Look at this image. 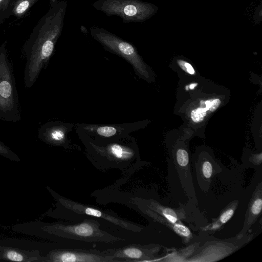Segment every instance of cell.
I'll return each mask as SVG.
<instances>
[{
	"label": "cell",
	"instance_id": "cell-1",
	"mask_svg": "<svg viewBox=\"0 0 262 262\" xmlns=\"http://www.w3.org/2000/svg\"><path fill=\"white\" fill-rule=\"evenodd\" d=\"M179 83L174 114L182 119L183 127L193 136L204 137L213 115L230 100L226 88L202 76L177 73Z\"/></svg>",
	"mask_w": 262,
	"mask_h": 262
},
{
	"label": "cell",
	"instance_id": "cell-2",
	"mask_svg": "<svg viewBox=\"0 0 262 262\" xmlns=\"http://www.w3.org/2000/svg\"><path fill=\"white\" fill-rule=\"evenodd\" d=\"M66 1L54 4L45 17L34 41L25 51L24 81L31 88L47 64L61 35L67 8Z\"/></svg>",
	"mask_w": 262,
	"mask_h": 262
},
{
	"label": "cell",
	"instance_id": "cell-3",
	"mask_svg": "<svg viewBox=\"0 0 262 262\" xmlns=\"http://www.w3.org/2000/svg\"><path fill=\"white\" fill-rule=\"evenodd\" d=\"M90 34L106 50L121 57L130 63L138 76L148 83L155 81L154 72L145 63L133 45L102 28H91Z\"/></svg>",
	"mask_w": 262,
	"mask_h": 262
},
{
	"label": "cell",
	"instance_id": "cell-4",
	"mask_svg": "<svg viewBox=\"0 0 262 262\" xmlns=\"http://www.w3.org/2000/svg\"><path fill=\"white\" fill-rule=\"evenodd\" d=\"M20 106L13 71L4 49H0V120L16 122Z\"/></svg>",
	"mask_w": 262,
	"mask_h": 262
},
{
	"label": "cell",
	"instance_id": "cell-5",
	"mask_svg": "<svg viewBox=\"0 0 262 262\" xmlns=\"http://www.w3.org/2000/svg\"><path fill=\"white\" fill-rule=\"evenodd\" d=\"M150 122L146 120L109 124L76 123L75 128L79 138L84 143L101 144L127 136L132 132L144 128Z\"/></svg>",
	"mask_w": 262,
	"mask_h": 262
},
{
	"label": "cell",
	"instance_id": "cell-6",
	"mask_svg": "<svg viewBox=\"0 0 262 262\" xmlns=\"http://www.w3.org/2000/svg\"><path fill=\"white\" fill-rule=\"evenodd\" d=\"M92 5L108 16L120 17L126 23L145 20L155 11L152 5L140 0H97Z\"/></svg>",
	"mask_w": 262,
	"mask_h": 262
},
{
	"label": "cell",
	"instance_id": "cell-7",
	"mask_svg": "<svg viewBox=\"0 0 262 262\" xmlns=\"http://www.w3.org/2000/svg\"><path fill=\"white\" fill-rule=\"evenodd\" d=\"M53 230L61 237L86 242L113 243L124 241L101 229L99 223L93 220H85L74 225H55Z\"/></svg>",
	"mask_w": 262,
	"mask_h": 262
},
{
	"label": "cell",
	"instance_id": "cell-8",
	"mask_svg": "<svg viewBox=\"0 0 262 262\" xmlns=\"http://www.w3.org/2000/svg\"><path fill=\"white\" fill-rule=\"evenodd\" d=\"M84 143L89 149L102 157L119 161L128 160L134 157L137 147L135 138L130 135L101 144Z\"/></svg>",
	"mask_w": 262,
	"mask_h": 262
},
{
	"label": "cell",
	"instance_id": "cell-9",
	"mask_svg": "<svg viewBox=\"0 0 262 262\" xmlns=\"http://www.w3.org/2000/svg\"><path fill=\"white\" fill-rule=\"evenodd\" d=\"M60 202L66 209L75 213L101 218L116 226L133 232H140L142 230V228L140 226L111 215L100 209L90 207L67 199H60Z\"/></svg>",
	"mask_w": 262,
	"mask_h": 262
},
{
	"label": "cell",
	"instance_id": "cell-10",
	"mask_svg": "<svg viewBox=\"0 0 262 262\" xmlns=\"http://www.w3.org/2000/svg\"><path fill=\"white\" fill-rule=\"evenodd\" d=\"M159 247L155 245H129L117 249L104 250L106 254L118 261H142L155 258Z\"/></svg>",
	"mask_w": 262,
	"mask_h": 262
},
{
	"label": "cell",
	"instance_id": "cell-11",
	"mask_svg": "<svg viewBox=\"0 0 262 262\" xmlns=\"http://www.w3.org/2000/svg\"><path fill=\"white\" fill-rule=\"evenodd\" d=\"M75 125L60 121L46 122L38 129V136L45 142L67 148L71 143L68 134Z\"/></svg>",
	"mask_w": 262,
	"mask_h": 262
},
{
	"label": "cell",
	"instance_id": "cell-12",
	"mask_svg": "<svg viewBox=\"0 0 262 262\" xmlns=\"http://www.w3.org/2000/svg\"><path fill=\"white\" fill-rule=\"evenodd\" d=\"M53 260L60 262H114L117 260L106 254L104 250L63 249L52 254Z\"/></svg>",
	"mask_w": 262,
	"mask_h": 262
},
{
	"label": "cell",
	"instance_id": "cell-13",
	"mask_svg": "<svg viewBox=\"0 0 262 262\" xmlns=\"http://www.w3.org/2000/svg\"><path fill=\"white\" fill-rule=\"evenodd\" d=\"M261 197V186L260 183L255 189L250 201L246 213L244 227L239 235H243L260 215L262 209Z\"/></svg>",
	"mask_w": 262,
	"mask_h": 262
},
{
	"label": "cell",
	"instance_id": "cell-14",
	"mask_svg": "<svg viewBox=\"0 0 262 262\" xmlns=\"http://www.w3.org/2000/svg\"><path fill=\"white\" fill-rule=\"evenodd\" d=\"M146 213L157 222L166 226L170 229H171L177 234L180 236L185 242L188 243L192 238L191 232L189 229L182 224V222L172 223L149 209L146 211Z\"/></svg>",
	"mask_w": 262,
	"mask_h": 262
},
{
	"label": "cell",
	"instance_id": "cell-15",
	"mask_svg": "<svg viewBox=\"0 0 262 262\" xmlns=\"http://www.w3.org/2000/svg\"><path fill=\"white\" fill-rule=\"evenodd\" d=\"M238 206V202L234 201L228 205L219 216L209 225L203 227L204 231H216L220 229L233 215Z\"/></svg>",
	"mask_w": 262,
	"mask_h": 262
},
{
	"label": "cell",
	"instance_id": "cell-16",
	"mask_svg": "<svg viewBox=\"0 0 262 262\" xmlns=\"http://www.w3.org/2000/svg\"><path fill=\"white\" fill-rule=\"evenodd\" d=\"M147 205L149 210L172 223L181 222L179 213L173 209L164 206L154 200L148 201Z\"/></svg>",
	"mask_w": 262,
	"mask_h": 262
},
{
	"label": "cell",
	"instance_id": "cell-17",
	"mask_svg": "<svg viewBox=\"0 0 262 262\" xmlns=\"http://www.w3.org/2000/svg\"><path fill=\"white\" fill-rule=\"evenodd\" d=\"M177 73H182L188 75L196 76L199 74L192 63L188 60L178 58L174 59L169 66Z\"/></svg>",
	"mask_w": 262,
	"mask_h": 262
},
{
	"label": "cell",
	"instance_id": "cell-18",
	"mask_svg": "<svg viewBox=\"0 0 262 262\" xmlns=\"http://www.w3.org/2000/svg\"><path fill=\"white\" fill-rule=\"evenodd\" d=\"M208 153L202 152L201 161L200 163V171L201 177L205 180H210L212 177L213 171V165L212 160L210 159Z\"/></svg>",
	"mask_w": 262,
	"mask_h": 262
},
{
	"label": "cell",
	"instance_id": "cell-19",
	"mask_svg": "<svg viewBox=\"0 0 262 262\" xmlns=\"http://www.w3.org/2000/svg\"><path fill=\"white\" fill-rule=\"evenodd\" d=\"M198 246H199V244H197L196 246H190L185 249H182L181 250H179L178 251H176L173 253H169L167 254L166 256L167 259L165 260V261H169L171 258H174L175 257L177 258H187L192 254L191 253L194 251L193 250H194Z\"/></svg>",
	"mask_w": 262,
	"mask_h": 262
},
{
	"label": "cell",
	"instance_id": "cell-20",
	"mask_svg": "<svg viewBox=\"0 0 262 262\" xmlns=\"http://www.w3.org/2000/svg\"><path fill=\"white\" fill-rule=\"evenodd\" d=\"M30 0L20 1L15 8V12L17 15H21L29 8L31 3Z\"/></svg>",
	"mask_w": 262,
	"mask_h": 262
},
{
	"label": "cell",
	"instance_id": "cell-21",
	"mask_svg": "<svg viewBox=\"0 0 262 262\" xmlns=\"http://www.w3.org/2000/svg\"><path fill=\"white\" fill-rule=\"evenodd\" d=\"M249 160L250 163L254 164L256 166L260 165L262 161V154L260 151L259 153L252 154L249 155Z\"/></svg>",
	"mask_w": 262,
	"mask_h": 262
},
{
	"label": "cell",
	"instance_id": "cell-22",
	"mask_svg": "<svg viewBox=\"0 0 262 262\" xmlns=\"http://www.w3.org/2000/svg\"><path fill=\"white\" fill-rule=\"evenodd\" d=\"M7 257L13 261H21L23 260V256L20 254L13 251H9L7 254Z\"/></svg>",
	"mask_w": 262,
	"mask_h": 262
},
{
	"label": "cell",
	"instance_id": "cell-23",
	"mask_svg": "<svg viewBox=\"0 0 262 262\" xmlns=\"http://www.w3.org/2000/svg\"><path fill=\"white\" fill-rule=\"evenodd\" d=\"M0 152L7 154L9 153V150L0 141Z\"/></svg>",
	"mask_w": 262,
	"mask_h": 262
},
{
	"label": "cell",
	"instance_id": "cell-24",
	"mask_svg": "<svg viewBox=\"0 0 262 262\" xmlns=\"http://www.w3.org/2000/svg\"><path fill=\"white\" fill-rule=\"evenodd\" d=\"M3 0H0V3H1V2Z\"/></svg>",
	"mask_w": 262,
	"mask_h": 262
}]
</instances>
